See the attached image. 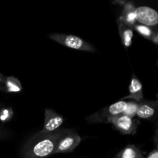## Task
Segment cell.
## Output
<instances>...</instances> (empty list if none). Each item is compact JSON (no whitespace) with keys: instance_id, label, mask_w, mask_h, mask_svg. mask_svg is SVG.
I'll list each match as a JSON object with an SVG mask.
<instances>
[{"instance_id":"cell-1","label":"cell","mask_w":158,"mask_h":158,"mask_svg":"<svg viewBox=\"0 0 158 158\" xmlns=\"http://www.w3.org/2000/svg\"><path fill=\"white\" fill-rule=\"evenodd\" d=\"M64 131L65 129H59L51 133L40 131L23 146L22 158H46L55 154L58 140Z\"/></svg>"},{"instance_id":"cell-2","label":"cell","mask_w":158,"mask_h":158,"mask_svg":"<svg viewBox=\"0 0 158 158\" xmlns=\"http://www.w3.org/2000/svg\"><path fill=\"white\" fill-rule=\"evenodd\" d=\"M128 102L121 100L103 108L86 118L89 123H110L114 117L124 113Z\"/></svg>"},{"instance_id":"cell-3","label":"cell","mask_w":158,"mask_h":158,"mask_svg":"<svg viewBox=\"0 0 158 158\" xmlns=\"http://www.w3.org/2000/svg\"><path fill=\"white\" fill-rule=\"evenodd\" d=\"M49 38L63 46L71 48V49H77V50L89 52H94L96 51L95 48L92 45L77 35H69V34L53 33L49 35Z\"/></svg>"},{"instance_id":"cell-4","label":"cell","mask_w":158,"mask_h":158,"mask_svg":"<svg viewBox=\"0 0 158 158\" xmlns=\"http://www.w3.org/2000/svg\"><path fill=\"white\" fill-rule=\"evenodd\" d=\"M81 142L80 136L73 130L65 129L64 133L59 139L55 154L73 151Z\"/></svg>"},{"instance_id":"cell-5","label":"cell","mask_w":158,"mask_h":158,"mask_svg":"<svg viewBox=\"0 0 158 158\" xmlns=\"http://www.w3.org/2000/svg\"><path fill=\"white\" fill-rule=\"evenodd\" d=\"M110 123L113 124V126L122 134L134 135L137 132V126L140 121L137 119L132 118L122 114L114 117Z\"/></svg>"},{"instance_id":"cell-6","label":"cell","mask_w":158,"mask_h":158,"mask_svg":"<svg viewBox=\"0 0 158 158\" xmlns=\"http://www.w3.org/2000/svg\"><path fill=\"white\" fill-rule=\"evenodd\" d=\"M137 23L153 27L158 25V12L149 6H139L136 9Z\"/></svg>"},{"instance_id":"cell-7","label":"cell","mask_w":158,"mask_h":158,"mask_svg":"<svg viewBox=\"0 0 158 158\" xmlns=\"http://www.w3.org/2000/svg\"><path fill=\"white\" fill-rule=\"evenodd\" d=\"M137 117L143 120L158 119V100L148 101L143 100L139 102Z\"/></svg>"},{"instance_id":"cell-8","label":"cell","mask_w":158,"mask_h":158,"mask_svg":"<svg viewBox=\"0 0 158 158\" xmlns=\"http://www.w3.org/2000/svg\"><path fill=\"white\" fill-rule=\"evenodd\" d=\"M64 119L61 115L51 109L45 110V120L43 129L40 131L44 133H51L60 129Z\"/></svg>"},{"instance_id":"cell-9","label":"cell","mask_w":158,"mask_h":158,"mask_svg":"<svg viewBox=\"0 0 158 158\" xmlns=\"http://www.w3.org/2000/svg\"><path fill=\"white\" fill-rule=\"evenodd\" d=\"M136 9L137 8H135L133 3L130 2H123V11L117 21L121 22L131 27H134V25L137 23Z\"/></svg>"},{"instance_id":"cell-10","label":"cell","mask_w":158,"mask_h":158,"mask_svg":"<svg viewBox=\"0 0 158 158\" xmlns=\"http://www.w3.org/2000/svg\"><path fill=\"white\" fill-rule=\"evenodd\" d=\"M129 95L126 96L123 99H132L134 101L140 102L143 99V85L141 82L135 75L133 76L129 85Z\"/></svg>"},{"instance_id":"cell-11","label":"cell","mask_w":158,"mask_h":158,"mask_svg":"<svg viewBox=\"0 0 158 158\" xmlns=\"http://www.w3.org/2000/svg\"><path fill=\"white\" fill-rule=\"evenodd\" d=\"M117 25H118L119 34L121 39L122 44L124 47H130L132 44L133 37H134V28L118 21H117Z\"/></svg>"},{"instance_id":"cell-12","label":"cell","mask_w":158,"mask_h":158,"mask_svg":"<svg viewBox=\"0 0 158 158\" xmlns=\"http://www.w3.org/2000/svg\"><path fill=\"white\" fill-rule=\"evenodd\" d=\"M115 158H146L143 153L135 145H128L116 155Z\"/></svg>"},{"instance_id":"cell-13","label":"cell","mask_w":158,"mask_h":158,"mask_svg":"<svg viewBox=\"0 0 158 158\" xmlns=\"http://www.w3.org/2000/svg\"><path fill=\"white\" fill-rule=\"evenodd\" d=\"M134 29L137 31L139 34L143 36L144 38L148 39V40H152L153 37L154 36L156 32H154V29H151V27L145 25H142L140 23H137L134 26Z\"/></svg>"},{"instance_id":"cell-14","label":"cell","mask_w":158,"mask_h":158,"mask_svg":"<svg viewBox=\"0 0 158 158\" xmlns=\"http://www.w3.org/2000/svg\"><path fill=\"white\" fill-rule=\"evenodd\" d=\"M23 90V86L18 79L13 77H7V93H19Z\"/></svg>"},{"instance_id":"cell-15","label":"cell","mask_w":158,"mask_h":158,"mask_svg":"<svg viewBox=\"0 0 158 158\" xmlns=\"http://www.w3.org/2000/svg\"><path fill=\"white\" fill-rule=\"evenodd\" d=\"M139 108V102L137 101H131L127 103V106L126 110H125L123 114L128 116L130 117L134 118L137 117V113Z\"/></svg>"},{"instance_id":"cell-16","label":"cell","mask_w":158,"mask_h":158,"mask_svg":"<svg viewBox=\"0 0 158 158\" xmlns=\"http://www.w3.org/2000/svg\"><path fill=\"white\" fill-rule=\"evenodd\" d=\"M0 90L7 93V77L0 74Z\"/></svg>"},{"instance_id":"cell-17","label":"cell","mask_w":158,"mask_h":158,"mask_svg":"<svg viewBox=\"0 0 158 158\" xmlns=\"http://www.w3.org/2000/svg\"><path fill=\"white\" fill-rule=\"evenodd\" d=\"M9 134L6 129H5L2 125H0V140H3V139L9 137Z\"/></svg>"},{"instance_id":"cell-18","label":"cell","mask_w":158,"mask_h":158,"mask_svg":"<svg viewBox=\"0 0 158 158\" xmlns=\"http://www.w3.org/2000/svg\"><path fill=\"white\" fill-rule=\"evenodd\" d=\"M146 158H158V148H156L151 151Z\"/></svg>"},{"instance_id":"cell-19","label":"cell","mask_w":158,"mask_h":158,"mask_svg":"<svg viewBox=\"0 0 158 158\" xmlns=\"http://www.w3.org/2000/svg\"><path fill=\"white\" fill-rule=\"evenodd\" d=\"M154 143L156 145V148H158V119H157V127H156V131L155 134H154Z\"/></svg>"},{"instance_id":"cell-20","label":"cell","mask_w":158,"mask_h":158,"mask_svg":"<svg viewBox=\"0 0 158 158\" xmlns=\"http://www.w3.org/2000/svg\"><path fill=\"white\" fill-rule=\"evenodd\" d=\"M151 41H153L154 43H156V44H158V32H156L154 36L153 37V39L151 40Z\"/></svg>"},{"instance_id":"cell-21","label":"cell","mask_w":158,"mask_h":158,"mask_svg":"<svg viewBox=\"0 0 158 158\" xmlns=\"http://www.w3.org/2000/svg\"><path fill=\"white\" fill-rule=\"evenodd\" d=\"M4 113H5V111H4V110H3L2 105L1 103H0V118H1V117H2L3 114H4Z\"/></svg>"},{"instance_id":"cell-22","label":"cell","mask_w":158,"mask_h":158,"mask_svg":"<svg viewBox=\"0 0 158 158\" xmlns=\"http://www.w3.org/2000/svg\"><path fill=\"white\" fill-rule=\"evenodd\" d=\"M157 100H158V94H157Z\"/></svg>"}]
</instances>
